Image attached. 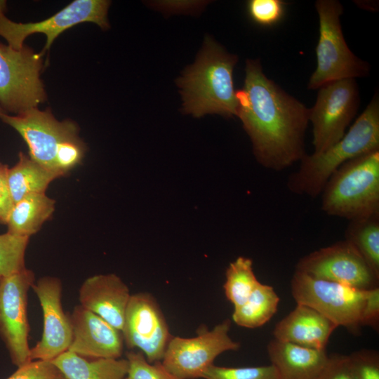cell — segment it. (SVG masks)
Returning a JSON list of instances; mask_svg holds the SVG:
<instances>
[{
  "label": "cell",
  "instance_id": "obj_1",
  "mask_svg": "<svg viewBox=\"0 0 379 379\" xmlns=\"http://www.w3.org/2000/svg\"><path fill=\"white\" fill-rule=\"evenodd\" d=\"M236 97L237 116L262 167L280 171L302 159L309 109L269 79L259 60H246L244 85Z\"/></svg>",
  "mask_w": 379,
  "mask_h": 379
},
{
  "label": "cell",
  "instance_id": "obj_2",
  "mask_svg": "<svg viewBox=\"0 0 379 379\" xmlns=\"http://www.w3.org/2000/svg\"><path fill=\"white\" fill-rule=\"evenodd\" d=\"M237 62L235 55L227 52L211 37H206L196 61L177 81L181 88L184 112L195 117L206 114L237 116L233 83Z\"/></svg>",
  "mask_w": 379,
  "mask_h": 379
},
{
  "label": "cell",
  "instance_id": "obj_3",
  "mask_svg": "<svg viewBox=\"0 0 379 379\" xmlns=\"http://www.w3.org/2000/svg\"><path fill=\"white\" fill-rule=\"evenodd\" d=\"M379 149V97L375 93L347 133L321 153L305 154L288 179V190L298 195L319 197L331 175L343 164Z\"/></svg>",
  "mask_w": 379,
  "mask_h": 379
},
{
  "label": "cell",
  "instance_id": "obj_4",
  "mask_svg": "<svg viewBox=\"0 0 379 379\" xmlns=\"http://www.w3.org/2000/svg\"><path fill=\"white\" fill-rule=\"evenodd\" d=\"M321 210L349 221L379 214V149L350 159L329 178Z\"/></svg>",
  "mask_w": 379,
  "mask_h": 379
},
{
  "label": "cell",
  "instance_id": "obj_5",
  "mask_svg": "<svg viewBox=\"0 0 379 379\" xmlns=\"http://www.w3.org/2000/svg\"><path fill=\"white\" fill-rule=\"evenodd\" d=\"M319 39L316 46L317 67L307 84L311 90L338 80L364 77L370 65L357 57L345 40L340 17L343 7L336 0H318Z\"/></svg>",
  "mask_w": 379,
  "mask_h": 379
},
{
  "label": "cell",
  "instance_id": "obj_6",
  "mask_svg": "<svg viewBox=\"0 0 379 379\" xmlns=\"http://www.w3.org/2000/svg\"><path fill=\"white\" fill-rule=\"evenodd\" d=\"M297 304L307 305L353 333L361 327V316L368 290L312 277L295 271L291 281Z\"/></svg>",
  "mask_w": 379,
  "mask_h": 379
},
{
  "label": "cell",
  "instance_id": "obj_7",
  "mask_svg": "<svg viewBox=\"0 0 379 379\" xmlns=\"http://www.w3.org/2000/svg\"><path fill=\"white\" fill-rule=\"evenodd\" d=\"M42 55L26 45L19 50L0 43V106L19 114L44 102Z\"/></svg>",
  "mask_w": 379,
  "mask_h": 379
},
{
  "label": "cell",
  "instance_id": "obj_8",
  "mask_svg": "<svg viewBox=\"0 0 379 379\" xmlns=\"http://www.w3.org/2000/svg\"><path fill=\"white\" fill-rule=\"evenodd\" d=\"M356 79L328 83L319 88L314 106L309 109L312 124L313 153H321L340 140L359 105Z\"/></svg>",
  "mask_w": 379,
  "mask_h": 379
},
{
  "label": "cell",
  "instance_id": "obj_9",
  "mask_svg": "<svg viewBox=\"0 0 379 379\" xmlns=\"http://www.w3.org/2000/svg\"><path fill=\"white\" fill-rule=\"evenodd\" d=\"M230 319H225L209 330L201 326L193 338L173 336L161 364L165 368L180 379L201 378L203 372L213 364L215 358L227 351H235L239 343L233 340L229 331Z\"/></svg>",
  "mask_w": 379,
  "mask_h": 379
},
{
  "label": "cell",
  "instance_id": "obj_10",
  "mask_svg": "<svg viewBox=\"0 0 379 379\" xmlns=\"http://www.w3.org/2000/svg\"><path fill=\"white\" fill-rule=\"evenodd\" d=\"M110 5L105 0H76L51 17L36 22L18 23L4 14L6 3L0 1V36L13 49L23 47L25 39L36 33L44 34L46 41L41 53L48 51L55 39L67 29L81 22H93L102 29L109 27L107 11Z\"/></svg>",
  "mask_w": 379,
  "mask_h": 379
},
{
  "label": "cell",
  "instance_id": "obj_11",
  "mask_svg": "<svg viewBox=\"0 0 379 379\" xmlns=\"http://www.w3.org/2000/svg\"><path fill=\"white\" fill-rule=\"evenodd\" d=\"M0 119L22 137L32 159L62 176L57 170L56 155L64 143L79 138L75 122L58 121L49 109L37 107L13 116L4 113Z\"/></svg>",
  "mask_w": 379,
  "mask_h": 379
},
{
  "label": "cell",
  "instance_id": "obj_12",
  "mask_svg": "<svg viewBox=\"0 0 379 379\" xmlns=\"http://www.w3.org/2000/svg\"><path fill=\"white\" fill-rule=\"evenodd\" d=\"M34 283L27 268L0 279V337L17 367L31 361L27 293Z\"/></svg>",
  "mask_w": 379,
  "mask_h": 379
},
{
  "label": "cell",
  "instance_id": "obj_13",
  "mask_svg": "<svg viewBox=\"0 0 379 379\" xmlns=\"http://www.w3.org/2000/svg\"><path fill=\"white\" fill-rule=\"evenodd\" d=\"M295 271L362 290L378 287L379 277L345 239L302 257Z\"/></svg>",
  "mask_w": 379,
  "mask_h": 379
},
{
  "label": "cell",
  "instance_id": "obj_14",
  "mask_svg": "<svg viewBox=\"0 0 379 379\" xmlns=\"http://www.w3.org/2000/svg\"><path fill=\"white\" fill-rule=\"evenodd\" d=\"M121 333L126 347L140 350L149 363L161 361L173 337L161 310L148 293L131 295Z\"/></svg>",
  "mask_w": 379,
  "mask_h": 379
},
{
  "label": "cell",
  "instance_id": "obj_15",
  "mask_svg": "<svg viewBox=\"0 0 379 379\" xmlns=\"http://www.w3.org/2000/svg\"><path fill=\"white\" fill-rule=\"evenodd\" d=\"M43 312L41 339L30 349V359L51 361L68 350L72 340L69 314L62 306V284L59 279L44 277L32 286Z\"/></svg>",
  "mask_w": 379,
  "mask_h": 379
},
{
  "label": "cell",
  "instance_id": "obj_16",
  "mask_svg": "<svg viewBox=\"0 0 379 379\" xmlns=\"http://www.w3.org/2000/svg\"><path fill=\"white\" fill-rule=\"evenodd\" d=\"M69 316L72 340L67 351L86 358L121 357L124 341L121 331L80 305Z\"/></svg>",
  "mask_w": 379,
  "mask_h": 379
},
{
  "label": "cell",
  "instance_id": "obj_17",
  "mask_svg": "<svg viewBox=\"0 0 379 379\" xmlns=\"http://www.w3.org/2000/svg\"><path fill=\"white\" fill-rule=\"evenodd\" d=\"M80 305L122 331L131 298L127 285L116 274H98L86 279L79 289Z\"/></svg>",
  "mask_w": 379,
  "mask_h": 379
},
{
  "label": "cell",
  "instance_id": "obj_18",
  "mask_svg": "<svg viewBox=\"0 0 379 379\" xmlns=\"http://www.w3.org/2000/svg\"><path fill=\"white\" fill-rule=\"evenodd\" d=\"M338 326L324 315L302 304L275 326L274 339L318 350H326L328 340Z\"/></svg>",
  "mask_w": 379,
  "mask_h": 379
},
{
  "label": "cell",
  "instance_id": "obj_19",
  "mask_svg": "<svg viewBox=\"0 0 379 379\" xmlns=\"http://www.w3.org/2000/svg\"><path fill=\"white\" fill-rule=\"evenodd\" d=\"M267 354L279 379H316L326 366L329 356L318 350L293 343L271 340Z\"/></svg>",
  "mask_w": 379,
  "mask_h": 379
},
{
  "label": "cell",
  "instance_id": "obj_20",
  "mask_svg": "<svg viewBox=\"0 0 379 379\" xmlns=\"http://www.w3.org/2000/svg\"><path fill=\"white\" fill-rule=\"evenodd\" d=\"M65 379H124L128 361L126 359L86 358L66 351L51 361Z\"/></svg>",
  "mask_w": 379,
  "mask_h": 379
},
{
  "label": "cell",
  "instance_id": "obj_21",
  "mask_svg": "<svg viewBox=\"0 0 379 379\" xmlns=\"http://www.w3.org/2000/svg\"><path fill=\"white\" fill-rule=\"evenodd\" d=\"M55 210V201L45 193L27 195L13 204L6 225L8 232L29 237L35 234Z\"/></svg>",
  "mask_w": 379,
  "mask_h": 379
},
{
  "label": "cell",
  "instance_id": "obj_22",
  "mask_svg": "<svg viewBox=\"0 0 379 379\" xmlns=\"http://www.w3.org/2000/svg\"><path fill=\"white\" fill-rule=\"evenodd\" d=\"M61 177L22 152L18 154V161L8 168L7 181L13 204L23 197L39 193H45L48 185L55 178Z\"/></svg>",
  "mask_w": 379,
  "mask_h": 379
},
{
  "label": "cell",
  "instance_id": "obj_23",
  "mask_svg": "<svg viewBox=\"0 0 379 379\" xmlns=\"http://www.w3.org/2000/svg\"><path fill=\"white\" fill-rule=\"evenodd\" d=\"M279 302V298L273 287L260 282L248 299L234 308L232 319L239 326L260 327L277 312Z\"/></svg>",
  "mask_w": 379,
  "mask_h": 379
},
{
  "label": "cell",
  "instance_id": "obj_24",
  "mask_svg": "<svg viewBox=\"0 0 379 379\" xmlns=\"http://www.w3.org/2000/svg\"><path fill=\"white\" fill-rule=\"evenodd\" d=\"M345 237L379 277V214L350 221Z\"/></svg>",
  "mask_w": 379,
  "mask_h": 379
},
{
  "label": "cell",
  "instance_id": "obj_25",
  "mask_svg": "<svg viewBox=\"0 0 379 379\" xmlns=\"http://www.w3.org/2000/svg\"><path fill=\"white\" fill-rule=\"evenodd\" d=\"M225 277V294L234 308L242 305L260 283L255 275L252 260L243 256L230 263Z\"/></svg>",
  "mask_w": 379,
  "mask_h": 379
},
{
  "label": "cell",
  "instance_id": "obj_26",
  "mask_svg": "<svg viewBox=\"0 0 379 379\" xmlns=\"http://www.w3.org/2000/svg\"><path fill=\"white\" fill-rule=\"evenodd\" d=\"M29 238L8 232L0 234V279L26 268L25 255Z\"/></svg>",
  "mask_w": 379,
  "mask_h": 379
},
{
  "label": "cell",
  "instance_id": "obj_27",
  "mask_svg": "<svg viewBox=\"0 0 379 379\" xmlns=\"http://www.w3.org/2000/svg\"><path fill=\"white\" fill-rule=\"evenodd\" d=\"M204 379H279L275 368L270 364L260 366L225 367L214 364L203 372Z\"/></svg>",
  "mask_w": 379,
  "mask_h": 379
},
{
  "label": "cell",
  "instance_id": "obj_28",
  "mask_svg": "<svg viewBox=\"0 0 379 379\" xmlns=\"http://www.w3.org/2000/svg\"><path fill=\"white\" fill-rule=\"evenodd\" d=\"M128 370L124 379H180L168 372L161 361L149 363L141 352L126 354Z\"/></svg>",
  "mask_w": 379,
  "mask_h": 379
},
{
  "label": "cell",
  "instance_id": "obj_29",
  "mask_svg": "<svg viewBox=\"0 0 379 379\" xmlns=\"http://www.w3.org/2000/svg\"><path fill=\"white\" fill-rule=\"evenodd\" d=\"M285 5L281 0H250L247 3V11L256 24L270 27L281 21L285 13Z\"/></svg>",
  "mask_w": 379,
  "mask_h": 379
},
{
  "label": "cell",
  "instance_id": "obj_30",
  "mask_svg": "<svg viewBox=\"0 0 379 379\" xmlns=\"http://www.w3.org/2000/svg\"><path fill=\"white\" fill-rule=\"evenodd\" d=\"M356 379H379V354L361 350L348 355Z\"/></svg>",
  "mask_w": 379,
  "mask_h": 379
},
{
  "label": "cell",
  "instance_id": "obj_31",
  "mask_svg": "<svg viewBox=\"0 0 379 379\" xmlns=\"http://www.w3.org/2000/svg\"><path fill=\"white\" fill-rule=\"evenodd\" d=\"M6 379H65L51 362L33 360L20 367Z\"/></svg>",
  "mask_w": 379,
  "mask_h": 379
},
{
  "label": "cell",
  "instance_id": "obj_32",
  "mask_svg": "<svg viewBox=\"0 0 379 379\" xmlns=\"http://www.w3.org/2000/svg\"><path fill=\"white\" fill-rule=\"evenodd\" d=\"M316 379H356L348 355L333 354Z\"/></svg>",
  "mask_w": 379,
  "mask_h": 379
},
{
  "label": "cell",
  "instance_id": "obj_33",
  "mask_svg": "<svg viewBox=\"0 0 379 379\" xmlns=\"http://www.w3.org/2000/svg\"><path fill=\"white\" fill-rule=\"evenodd\" d=\"M379 321V287L368 289L361 316V326L378 329Z\"/></svg>",
  "mask_w": 379,
  "mask_h": 379
},
{
  "label": "cell",
  "instance_id": "obj_34",
  "mask_svg": "<svg viewBox=\"0 0 379 379\" xmlns=\"http://www.w3.org/2000/svg\"><path fill=\"white\" fill-rule=\"evenodd\" d=\"M8 170L7 165L0 161V223L5 225L13 206L7 181Z\"/></svg>",
  "mask_w": 379,
  "mask_h": 379
},
{
  "label": "cell",
  "instance_id": "obj_35",
  "mask_svg": "<svg viewBox=\"0 0 379 379\" xmlns=\"http://www.w3.org/2000/svg\"><path fill=\"white\" fill-rule=\"evenodd\" d=\"M4 113H6V112L3 110V109L0 106V117Z\"/></svg>",
  "mask_w": 379,
  "mask_h": 379
}]
</instances>
